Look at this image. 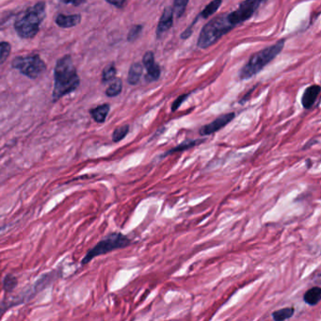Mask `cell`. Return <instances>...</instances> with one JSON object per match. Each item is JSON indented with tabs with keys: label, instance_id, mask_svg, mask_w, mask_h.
<instances>
[{
	"label": "cell",
	"instance_id": "obj_20",
	"mask_svg": "<svg viewBox=\"0 0 321 321\" xmlns=\"http://www.w3.org/2000/svg\"><path fill=\"white\" fill-rule=\"evenodd\" d=\"M122 89V83L120 80H116L106 90V94L109 97H115L119 95Z\"/></svg>",
	"mask_w": 321,
	"mask_h": 321
},
{
	"label": "cell",
	"instance_id": "obj_19",
	"mask_svg": "<svg viewBox=\"0 0 321 321\" xmlns=\"http://www.w3.org/2000/svg\"><path fill=\"white\" fill-rule=\"evenodd\" d=\"M129 130H130V127L128 124L121 125L120 127L116 128L112 133V141L119 142V141H122L127 136Z\"/></svg>",
	"mask_w": 321,
	"mask_h": 321
},
{
	"label": "cell",
	"instance_id": "obj_7",
	"mask_svg": "<svg viewBox=\"0 0 321 321\" xmlns=\"http://www.w3.org/2000/svg\"><path fill=\"white\" fill-rule=\"evenodd\" d=\"M263 0H244L242 1L238 10L228 13V18L234 26L241 24L250 19L252 14L258 9Z\"/></svg>",
	"mask_w": 321,
	"mask_h": 321
},
{
	"label": "cell",
	"instance_id": "obj_1",
	"mask_svg": "<svg viewBox=\"0 0 321 321\" xmlns=\"http://www.w3.org/2000/svg\"><path fill=\"white\" fill-rule=\"evenodd\" d=\"M55 85L53 90V102L77 90L80 86V77L74 65L72 57L66 55L57 61L54 72Z\"/></svg>",
	"mask_w": 321,
	"mask_h": 321
},
{
	"label": "cell",
	"instance_id": "obj_6",
	"mask_svg": "<svg viewBox=\"0 0 321 321\" xmlns=\"http://www.w3.org/2000/svg\"><path fill=\"white\" fill-rule=\"evenodd\" d=\"M11 66L31 80L39 78L46 69L44 61L40 59L39 55L16 57L12 60Z\"/></svg>",
	"mask_w": 321,
	"mask_h": 321
},
{
	"label": "cell",
	"instance_id": "obj_2",
	"mask_svg": "<svg viewBox=\"0 0 321 321\" xmlns=\"http://www.w3.org/2000/svg\"><path fill=\"white\" fill-rule=\"evenodd\" d=\"M45 16V3L43 1L38 2L33 7L24 11L21 16H18L14 24L16 33L23 39L34 38L38 34L40 23Z\"/></svg>",
	"mask_w": 321,
	"mask_h": 321
},
{
	"label": "cell",
	"instance_id": "obj_17",
	"mask_svg": "<svg viewBox=\"0 0 321 321\" xmlns=\"http://www.w3.org/2000/svg\"><path fill=\"white\" fill-rule=\"evenodd\" d=\"M295 314V308L294 307H285V308H281L279 310L272 313V319L273 321H287L289 319H291L292 317Z\"/></svg>",
	"mask_w": 321,
	"mask_h": 321
},
{
	"label": "cell",
	"instance_id": "obj_10",
	"mask_svg": "<svg viewBox=\"0 0 321 321\" xmlns=\"http://www.w3.org/2000/svg\"><path fill=\"white\" fill-rule=\"evenodd\" d=\"M172 21H173V10L171 7H167L163 11L160 23L158 25V29H157L158 38H161L168 30L171 29Z\"/></svg>",
	"mask_w": 321,
	"mask_h": 321
},
{
	"label": "cell",
	"instance_id": "obj_18",
	"mask_svg": "<svg viewBox=\"0 0 321 321\" xmlns=\"http://www.w3.org/2000/svg\"><path fill=\"white\" fill-rule=\"evenodd\" d=\"M222 0H213L210 3L203 9L201 12V16L202 18H208L212 14H214L218 9L221 7Z\"/></svg>",
	"mask_w": 321,
	"mask_h": 321
},
{
	"label": "cell",
	"instance_id": "obj_9",
	"mask_svg": "<svg viewBox=\"0 0 321 321\" xmlns=\"http://www.w3.org/2000/svg\"><path fill=\"white\" fill-rule=\"evenodd\" d=\"M143 64L147 70L146 81L153 82V81L158 80L160 77V67L159 66V64L155 62L154 53L152 51H148L145 53L143 57Z\"/></svg>",
	"mask_w": 321,
	"mask_h": 321
},
{
	"label": "cell",
	"instance_id": "obj_23",
	"mask_svg": "<svg viewBox=\"0 0 321 321\" xmlns=\"http://www.w3.org/2000/svg\"><path fill=\"white\" fill-rule=\"evenodd\" d=\"M11 46L7 41L0 42V64H3L10 56Z\"/></svg>",
	"mask_w": 321,
	"mask_h": 321
},
{
	"label": "cell",
	"instance_id": "obj_3",
	"mask_svg": "<svg viewBox=\"0 0 321 321\" xmlns=\"http://www.w3.org/2000/svg\"><path fill=\"white\" fill-rule=\"evenodd\" d=\"M234 27L228 18V13L214 17L202 28L198 39V46L201 48L209 47L233 30Z\"/></svg>",
	"mask_w": 321,
	"mask_h": 321
},
{
	"label": "cell",
	"instance_id": "obj_8",
	"mask_svg": "<svg viewBox=\"0 0 321 321\" xmlns=\"http://www.w3.org/2000/svg\"><path fill=\"white\" fill-rule=\"evenodd\" d=\"M235 117H236V114L234 112L223 114L220 117H218L216 120L211 121L210 123L205 124L201 127L199 130V134L202 137L212 135V134L221 130V128L225 127L229 122H231L232 120L235 119Z\"/></svg>",
	"mask_w": 321,
	"mask_h": 321
},
{
	"label": "cell",
	"instance_id": "obj_26",
	"mask_svg": "<svg viewBox=\"0 0 321 321\" xmlns=\"http://www.w3.org/2000/svg\"><path fill=\"white\" fill-rule=\"evenodd\" d=\"M189 95H190V93H188V94H183V95L179 96L176 100L174 101V102L172 103V105H171V111L174 112V111H177V110L180 108L181 105L184 103V101L186 100V99L189 97Z\"/></svg>",
	"mask_w": 321,
	"mask_h": 321
},
{
	"label": "cell",
	"instance_id": "obj_5",
	"mask_svg": "<svg viewBox=\"0 0 321 321\" xmlns=\"http://www.w3.org/2000/svg\"><path fill=\"white\" fill-rule=\"evenodd\" d=\"M130 244V239L127 236L119 232H113L99 241L92 249H90L81 263L82 265H87L97 256L128 247Z\"/></svg>",
	"mask_w": 321,
	"mask_h": 321
},
{
	"label": "cell",
	"instance_id": "obj_21",
	"mask_svg": "<svg viewBox=\"0 0 321 321\" xmlns=\"http://www.w3.org/2000/svg\"><path fill=\"white\" fill-rule=\"evenodd\" d=\"M116 68H115V65L113 63L110 64L109 66H107L105 68V70L103 72V77H102V81L104 83H107V82H110V81L112 80L115 79V76H116Z\"/></svg>",
	"mask_w": 321,
	"mask_h": 321
},
{
	"label": "cell",
	"instance_id": "obj_14",
	"mask_svg": "<svg viewBox=\"0 0 321 321\" xmlns=\"http://www.w3.org/2000/svg\"><path fill=\"white\" fill-rule=\"evenodd\" d=\"M110 110H111V106L109 104H103V105H100V106L90 110V113L92 119L96 122L103 123L107 119Z\"/></svg>",
	"mask_w": 321,
	"mask_h": 321
},
{
	"label": "cell",
	"instance_id": "obj_22",
	"mask_svg": "<svg viewBox=\"0 0 321 321\" xmlns=\"http://www.w3.org/2000/svg\"><path fill=\"white\" fill-rule=\"evenodd\" d=\"M17 285V279L15 276L8 274L3 281V288L4 290L7 292L12 291Z\"/></svg>",
	"mask_w": 321,
	"mask_h": 321
},
{
	"label": "cell",
	"instance_id": "obj_4",
	"mask_svg": "<svg viewBox=\"0 0 321 321\" xmlns=\"http://www.w3.org/2000/svg\"><path fill=\"white\" fill-rule=\"evenodd\" d=\"M283 45L284 40H278L271 47L265 48L254 54L249 62L242 68L240 75L241 80L250 79L258 74L267 64H269L271 60L279 55L283 48Z\"/></svg>",
	"mask_w": 321,
	"mask_h": 321
},
{
	"label": "cell",
	"instance_id": "obj_12",
	"mask_svg": "<svg viewBox=\"0 0 321 321\" xmlns=\"http://www.w3.org/2000/svg\"><path fill=\"white\" fill-rule=\"evenodd\" d=\"M205 141V139H196V140H187V141H182L180 144L172 147L171 149H170L167 152H165L162 156L160 157V159H165L169 156H171L172 154H175V153H181V152H184L186 150H190L191 148H194L198 145H200L202 142Z\"/></svg>",
	"mask_w": 321,
	"mask_h": 321
},
{
	"label": "cell",
	"instance_id": "obj_25",
	"mask_svg": "<svg viewBox=\"0 0 321 321\" xmlns=\"http://www.w3.org/2000/svg\"><path fill=\"white\" fill-rule=\"evenodd\" d=\"M141 30H142V26L141 25H135L131 28L128 35H127V40L128 41H134L139 38L141 35Z\"/></svg>",
	"mask_w": 321,
	"mask_h": 321
},
{
	"label": "cell",
	"instance_id": "obj_16",
	"mask_svg": "<svg viewBox=\"0 0 321 321\" xmlns=\"http://www.w3.org/2000/svg\"><path fill=\"white\" fill-rule=\"evenodd\" d=\"M142 65L141 63H133L131 65L129 73H128V79L127 81L130 85H136L141 80V74H142Z\"/></svg>",
	"mask_w": 321,
	"mask_h": 321
},
{
	"label": "cell",
	"instance_id": "obj_28",
	"mask_svg": "<svg viewBox=\"0 0 321 321\" xmlns=\"http://www.w3.org/2000/svg\"><path fill=\"white\" fill-rule=\"evenodd\" d=\"M60 2L65 4H72L75 6H80L81 4L85 3L87 0H60Z\"/></svg>",
	"mask_w": 321,
	"mask_h": 321
},
{
	"label": "cell",
	"instance_id": "obj_15",
	"mask_svg": "<svg viewBox=\"0 0 321 321\" xmlns=\"http://www.w3.org/2000/svg\"><path fill=\"white\" fill-rule=\"evenodd\" d=\"M321 300V288L320 286H314L310 289L304 293L303 295V301L310 305V306H316L319 304Z\"/></svg>",
	"mask_w": 321,
	"mask_h": 321
},
{
	"label": "cell",
	"instance_id": "obj_27",
	"mask_svg": "<svg viewBox=\"0 0 321 321\" xmlns=\"http://www.w3.org/2000/svg\"><path fill=\"white\" fill-rule=\"evenodd\" d=\"M106 1L119 9H122L126 4V0H106Z\"/></svg>",
	"mask_w": 321,
	"mask_h": 321
},
{
	"label": "cell",
	"instance_id": "obj_24",
	"mask_svg": "<svg viewBox=\"0 0 321 321\" xmlns=\"http://www.w3.org/2000/svg\"><path fill=\"white\" fill-rule=\"evenodd\" d=\"M189 0H174V5H173V11L177 17H181L183 13L185 12V10L188 6Z\"/></svg>",
	"mask_w": 321,
	"mask_h": 321
},
{
	"label": "cell",
	"instance_id": "obj_13",
	"mask_svg": "<svg viewBox=\"0 0 321 321\" xmlns=\"http://www.w3.org/2000/svg\"><path fill=\"white\" fill-rule=\"evenodd\" d=\"M80 14H71V15L59 14L56 18L57 25L63 29H69V28L76 27L80 23Z\"/></svg>",
	"mask_w": 321,
	"mask_h": 321
},
{
	"label": "cell",
	"instance_id": "obj_11",
	"mask_svg": "<svg viewBox=\"0 0 321 321\" xmlns=\"http://www.w3.org/2000/svg\"><path fill=\"white\" fill-rule=\"evenodd\" d=\"M321 93V87L319 85H313L307 88L301 98V104L305 110H310L316 103L318 96Z\"/></svg>",
	"mask_w": 321,
	"mask_h": 321
}]
</instances>
